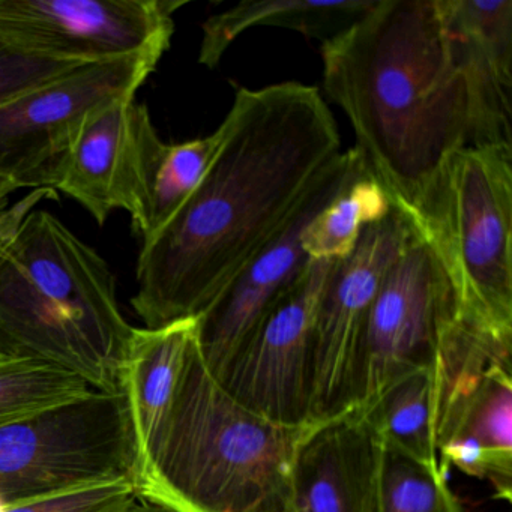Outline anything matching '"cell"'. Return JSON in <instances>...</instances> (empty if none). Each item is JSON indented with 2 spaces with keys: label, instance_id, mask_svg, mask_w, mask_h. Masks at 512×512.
<instances>
[{
  "label": "cell",
  "instance_id": "6da1fadb",
  "mask_svg": "<svg viewBox=\"0 0 512 512\" xmlns=\"http://www.w3.org/2000/svg\"><path fill=\"white\" fill-rule=\"evenodd\" d=\"M221 128L199 187L143 242L131 305L145 328L196 319L341 152L328 104L302 83L238 89Z\"/></svg>",
  "mask_w": 512,
  "mask_h": 512
},
{
  "label": "cell",
  "instance_id": "7a4b0ae2",
  "mask_svg": "<svg viewBox=\"0 0 512 512\" xmlns=\"http://www.w3.org/2000/svg\"><path fill=\"white\" fill-rule=\"evenodd\" d=\"M323 89L349 119L395 208L415 214L455 152L472 145V107L442 0H374L322 43Z\"/></svg>",
  "mask_w": 512,
  "mask_h": 512
},
{
  "label": "cell",
  "instance_id": "3957f363",
  "mask_svg": "<svg viewBox=\"0 0 512 512\" xmlns=\"http://www.w3.org/2000/svg\"><path fill=\"white\" fill-rule=\"evenodd\" d=\"M37 191L0 217V359L67 371L98 392H122L134 328L106 260L50 212Z\"/></svg>",
  "mask_w": 512,
  "mask_h": 512
},
{
  "label": "cell",
  "instance_id": "277c9868",
  "mask_svg": "<svg viewBox=\"0 0 512 512\" xmlns=\"http://www.w3.org/2000/svg\"><path fill=\"white\" fill-rule=\"evenodd\" d=\"M311 425L277 424L239 404L194 337L142 488L182 512H292L296 452Z\"/></svg>",
  "mask_w": 512,
  "mask_h": 512
},
{
  "label": "cell",
  "instance_id": "5b68a950",
  "mask_svg": "<svg viewBox=\"0 0 512 512\" xmlns=\"http://www.w3.org/2000/svg\"><path fill=\"white\" fill-rule=\"evenodd\" d=\"M410 218L442 260L460 316L512 335V146L455 152Z\"/></svg>",
  "mask_w": 512,
  "mask_h": 512
},
{
  "label": "cell",
  "instance_id": "8992f818",
  "mask_svg": "<svg viewBox=\"0 0 512 512\" xmlns=\"http://www.w3.org/2000/svg\"><path fill=\"white\" fill-rule=\"evenodd\" d=\"M118 479L142 484L124 392L94 391L0 425V499L7 506Z\"/></svg>",
  "mask_w": 512,
  "mask_h": 512
},
{
  "label": "cell",
  "instance_id": "52a82bcc",
  "mask_svg": "<svg viewBox=\"0 0 512 512\" xmlns=\"http://www.w3.org/2000/svg\"><path fill=\"white\" fill-rule=\"evenodd\" d=\"M160 59L131 56L95 62L0 106V176L17 188L55 191L88 119L136 98Z\"/></svg>",
  "mask_w": 512,
  "mask_h": 512
},
{
  "label": "cell",
  "instance_id": "ba28073f",
  "mask_svg": "<svg viewBox=\"0 0 512 512\" xmlns=\"http://www.w3.org/2000/svg\"><path fill=\"white\" fill-rule=\"evenodd\" d=\"M458 316L451 278L434 248L418 235L386 272L371 302L352 409H368L404 373L434 368L440 341Z\"/></svg>",
  "mask_w": 512,
  "mask_h": 512
},
{
  "label": "cell",
  "instance_id": "9c48e42d",
  "mask_svg": "<svg viewBox=\"0 0 512 512\" xmlns=\"http://www.w3.org/2000/svg\"><path fill=\"white\" fill-rule=\"evenodd\" d=\"M418 235L412 218L394 206L382 221L365 227L350 256L335 263L311 329V424L352 409L359 344L371 302L386 272Z\"/></svg>",
  "mask_w": 512,
  "mask_h": 512
},
{
  "label": "cell",
  "instance_id": "30bf717a",
  "mask_svg": "<svg viewBox=\"0 0 512 512\" xmlns=\"http://www.w3.org/2000/svg\"><path fill=\"white\" fill-rule=\"evenodd\" d=\"M367 169L358 148L329 161L281 229L196 317L200 355L215 377L307 268L302 236L308 224Z\"/></svg>",
  "mask_w": 512,
  "mask_h": 512
},
{
  "label": "cell",
  "instance_id": "8fae6325",
  "mask_svg": "<svg viewBox=\"0 0 512 512\" xmlns=\"http://www.w3.org/2000/svg\"><path fill=\"white\" fill-rule=\"evenodd\" d=\"M337 260H310L215 379L251 412L290 427L310 422L311 329Z\"/></svg>",
  "mask_w": 512,
  "mask_h": 512
},
{
  "label": "cell",
  "instance_id": "7c38bea8",
  "mask_svg": "<svg viewBox=\"0 0 512 512\" xmlns=\"http://www.w3.org/2000/svg\"><path fill=\"white\" fill-rule=\"evenodd\" d=\"M184 0H0V34L83 64L163 58Z\"/></svg>",
  "mask_w": 512,
  "mask_h": 512
},
{
  "label": "cell",
  "instance_id": "4fadbf2b",
  "mask_svg": "<svg viewBox=\"0 0 512 512\" xmlns=\"http://www.w3.org/2000/svg\"><path fill=\"white\" fill-rule=\"evenodd\" d=\"M382 449L365 409L311 425L296 452L292 512H380Z\"/></svg>",
  "mask_w": 512,
  "mask_h": 512
},
{
  "label": "cell",
  "instance_id": "5bb4252c",
  "mask_svg": "<svg viewBox=\"0 0 512 512\" xmlns=\"http://www.w3.org/2000/svg\"><path fill=\"white\" fill-rule=\"evenodd\" d=\"M148 107L136 98L116 101L92 115L80 131L56 190L104 224L116 209L133 217L142 191L143 137Z\"/></svg>",
  "mask_w": 512,
  "mask_h": 512
},
{
  "label": "cell",
  "instance_id": "9a60e30c",
  "mask_svg": "<svg viewBox=\"0 0 512 512\" xmlns=\"http://www.w3.org/2000/svg\"><path fill=\"white\" fill-rule=\"evenodd\" d=\"M442 7L469 88L470 146H512V0H442Z\"/></svg>",
  "mask_w": 512,
  "mask_h": 512
},
{
  "label": "cell",
  "instance_id": "2e32d148",
  "mask_svg": "<svg viewBox=\"0 0 512 512\" xmlns=\"http://www.w3.org/2000/svg\"><path fill=\"white\" fill-rule=\"evenodd\" d=\"M194 337L196 319L155 329L134 328L122 373V392L136 433L140 467L172 406Z\"/></svg>",
  "mask_w": 512,
  "mask_h": 512
},
{
  "label": "cell",
  "instance_id": "e0dca14e",
  "mask_svg": "<svg viewBox=\"0 0 512 512\" xmlns=\"http://www.w3.org/2000/svg\"><path fill=\"white\" fill-rule=\"evenodd\" d=\"M374 0H242L203 23L199 64L215 68L236 38L254 28H281L325 41L355 23Z\"/></svg>",
  "mask_w": 512,
  "mask_h": 512
},
{
  "label": "cell",
  "instance_id": "ac0fdd59",
  "mask_svg": "<svg viewBox=\"0 0 512 512\" xmlns=\"http://www.w3.org/2000/svg\"><path fill=\"white\" fill-rule=\"evenodd\" d=\"M223 140V128L202 139L166 143L148 125L143 137L142 191L131 217L134 229L148 241L157 235L199 187Z\"/></svg>",
  "mask_w": 512,
  "mask_h": 512
},
{
  "label": "cell",
  "instance_id": "d6986e66",
  "mask_svg": "<svg viewBox=\"0 0 512 512\" xmlns=\"http://www.w3.org/2000/svg\"><path fill=\"white\" fill-rule=\"evenodd\" d=\"M365 410L383 442L439 466L434 440V368H418L397 377Z\"/></svg>",
  "mask_w": 512,
  "mask_h": 512
},
{
  "label": "cell",
  "instance_id": "ffe728a7",
  "mask_svg": "<svg viewBox=\"0 0 512 512\" xmlns=\"http://www.w3.org/2000/svg\"><path fill=\"white\" fill-rule=\"evenodd\" d=\"M392 208L388 194L367 169L308 224L302 248L310 260L346 259L365 227L382 221Z\"/></svg>",
  "mask_w": 512,
  "mask_h": 512
},
{
  "label": "cell",
  "instance_id": "44dd1931",
  "mask_svg": "<svg viewBox=\"0 0 512 512\" xmlns=\"http://www.w3.org/2000/svg\"><path fill=\"white\" fill-rule=\"evenodd\" d=\"M455 439H472L491 451L512 454V368L494 365L434 428L436 449Z\"/></svg>",
  "mask_w": 512,
  "mask_h": 512
},
{
  "label": "cell",
  "instance_id": "7402d4cb",
  "mask_svg": "<svg viewBox=\"0 0 512 512\" xmlns=\"http://www.w3.org/2000/svg\"><path fill=\"white\" fill-rule=\"evenodd\" d=\"M380 512H466L439 466H431L383 442Z\"/></svg>",
  "mask_w": 512,
  "mask_h": 512
},
{
  "label": "cell",
  "instance_id": "603a6c76",
  "mask_svg": "<svg viewBox=\"0 0 512 512\" xmlns=\"http://www.w3.org/2000/svg\"><path fill=\"white\" fill-rule=\"evenodd\" d=\"M85 380L43 362L0 361V425L91 394Z\"/></svg>",
  "mask_w": 512,
  "mask_h": 512
},
{
  "label": "cell",
  "instance_id": "cb8c5ba5",
  "mask_svg": "<svg viewBox=\"0 0 512 512\" xmlns=\"http://www.w3.org/2000/svg\"><path fill=\"white\" fill-rule=\"evenodd\" d=\"M82 65L86 64L34 52L0 34V106Z\"/></svg>",
  "mask_w": 512,
  "mask_h": 512
},
{
  "label": "cell",
  "instance_id": "d4e9b609",
  "mask_svg": "<svg viewBox=\"0 0 512 512\" xmlns=\"http://www.w3.org/2000/svg\"><path fill=\"white\" fill-rule=\"evenodd\" d=\"M142 490L136 479H118L7 506L5 512H124Z\"/></svg>",
  "mask_w": 512,
  "mask_h": 512
},
{
  "label": "cell",
  "instance_id": "484cf974",
  "mask_svg": "<svg viewBox=\"0 0 512 512\" xmlns=\"http://www.w3.org/2000/svg\"><path fill=\"white\" fill-rule=\"evenodd\" d=\"M439 469L443 476L451 467L493 485L497 499H512V454L491 451L472 439H455L437 448Z\"/></svg>",
  "mask_w": 512,
  "mask_h": 512
},
{
  "label": "cell",
  "instance_id": "4316f807",
  "mask_svg": "<svg viewBox=\"0 0 512 512\" xmlns=\"http://www.w3.org/2000/svg\"><path fill=\"white\" fill-rule=\"evenodd\" d=\"M124 512H182L175 506L167 503L166 500L160 499L149 491L142 490L134 500L133 505Z\"/></svg>",
  "mask_w": 512,
  "mask_h": 512
},
{
  "label": "cell",
  "instance_id": "83f0119b",
  "mask_svg": "<svg viewBox=\"0 0 512 512\" xmlns=\"http://www.w3.org/2000/svg\"><path fill=\"white\" fill-rule=\"evenodd\" d=\"M19 190L13 182L8 181L7 178L0 176V217L8 211V202H10V196L14 191Z\"/></svg>",
  "mask_w": 512,
  "mask_h": 512
},
{
  "label": "cell",
  "instance_id": "f1b7e54d",
  "mask_svg": "<svg viewBox=\"0 0 512 512\" xmlns=\"http://www.w3.org/2000/svg\"><path fill=\"white\" fill-rule=\"evenodd\" d=\"M5 509H7V505H5L4 500L0 499V512H5Z\"/></svg>",
  "mask_w": 512,
  "mask_h": 512
},
{
  "label": "cell",
  "instance_id": "f546056e",
  "mask_svg": "<svg viewBox=\"0 0 512 512\" xmlns=\"http://www.w3.org/2000/svg\"><path fill=\"white\" fill-rule=\"evenodd\" d=\"M0 361H2V359H0Z\"/></svg>",
  "mask_w": 512,
  "mask_h": 512
}]
</instances>
